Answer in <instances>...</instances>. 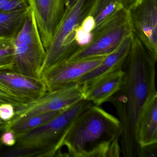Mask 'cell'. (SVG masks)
I'll list each match as a JSON object with an SVG mask.
<instances>
[{"label": "cell", "mask_w": 157, "mask_h": 157, "mask_svg": "<svg viewBox=\"0 0 157 157\" xmlns=\"http://www.w3.org/2000/svg\"><path fill=\"white\" fill-rule=\"evenodd\" d=\"M133 34L130 52L123 65L124 78L119 90L108 101L115 108L121 126L120 143L124 157H137L139 123L151 99L157 95L155 64Z\"/></svg>", "instance_id": "cell-1"}, {"label": "cell", "mask_w": 157, "mask_h": 157, "mask_svg": "<svg viewBox=\"0 0 157 157\" xmlns=\"http://www.w3.org/2000/svg\"><path fill=\"white\" fill-rule=\"evenodd\" d=\"M121 129L118 118L93 104L76 118L62 147L71 157H106L112 144L120 139Z\"/></svg>", "instance_id": "cell-2"}, {"label": "cell", "mask_w": 157, "mask_h": 157, "mask_svg": "<svg viewBox=\"0 0 157 157\" xmlns=\"http://www.w3.org/2000/svg\"><path fill=\"white\" fill-rule=\"evenodd\" d=\"M91 102L82 99L65 109L47 124L16 135V144L3 157L61 156L60 149L65 137L79 115Z\"/></svg>", "instance_id": "cell-3"}, {"label": "cell", "mask_w": 157, "mask_h": 157, "mask_svg": "<svg viewBox=\"0 0 157 157\" xmlns=\"http://www.w3.org/2000/svg\"><path fill=\"white\" fill-rule=\"evenodd\" d=\"M46 49L41 40L33 13L29 10L18 33L13 36V71L41 79L40 71Z\"/></svg>", "instance_id": "cell-4"}, {"label": "cell", "mask_w": 157, "mask_h": 157, "mask_svg": "<svg viewBox=\"0 0 157 157\" xmlns=\"http://www.w3.org/2000/svg\"><path fill=\"white\" fill-rule=\"evenodd\" d=\"M88 6V0H78L72 7H65L50 45L46 50L41 76L48 70L67 60L78 48L74 40L75 31L86 14Z\"/></svg>", "instance_id": "cell-5"}, {"label": "cell", "mask_w": 157, "mask_h": 157, "mask_svg": "<svg viewBox=\"0 0 157 157\" xmlns=\"http://www.w3.org/2000/svg\"><path fill=\"white\" fill-rule=\"evenodd\" d=\"M132 34L130 12L129 10L124 8L93 36L90 44L79 47L67 60H81L108 56L120 46L126 37Z\"/></svg>", "instance_id": "cell-6"}, {"label": "cell", "mask_w": 157, "mask_h": 157, "mask_svg": "<svg viewBox=\"0 0 157 157\" xmlns=\"http://www.w3.org/2000/svg\"><path fill=\"white\" fill-rule=\"evenodd\" d=\"M83 99L82 86L78 82L70 83L52 91H47L36 100L14 107V115L7 122L6 130L17 122L43 113L65 109Z\"/></svg>", "instance_id": "cell-7"}, {"label": "cell", "mask_w": 157, "mask_h": 157, "mask_svg": "<svg viewBox=\"0 0 157 157\" xmlns=\"http://www.w3.org/2000/svg\"><path fill=\"white\" fill-rule=\"evenodd\" d=\"M129 12L133 34L157 62V0H141Z\"/></svg>", "instance_id": "cell-8"}, {"label": "cell", "mask_w": 157, "mask_h": 157, "mask_svg": "<svg viewBox=\"0 0 157 157\" xmlns=\"http://www.w3.org/2000/svg\"><path fill=\"white\" fill-rule=\"evenodd\" d=\"M106 56L78 60H66L48 70L41 75L47 91H52L70 83L97 67Z\"/></svg>", "instance_id": "cell-9"}, {"label": "cell", "mask_w": 157, "mask_h": 157, "mask_svg": "<svg viewBox=\"0 0 157 157\" xmlns=\"http://www.w3.org/2000/svg\"><path fill=\"white\" fill-rule=\"evenodd\" d=\"M46 50L65 9L66 0H27Z\"/></svg>", "instance_id": "cell-10"}, {"label": "cell", "mask_w": 157, "mask_h": 157, "mask_svg": "<svg viewBox=\"0 0 157 157\" xmlns=\"http://www.w3.org/2000/svg\"><path fill=\"white\" fill-rule=\"evenodd\" d=\"M0 83L30 101L40 98L47 92L42 79L27 77L9 69H0Z\"/></svg>", "instance_id": "cell-11"}, {"label": "cell", "mask_w": 157, "mask_h": 157, "mask_svg": "<svg viewBox=\"0 0 157 157\" xmlns=\"http://www.w3.org/2000/svg\"><path fill=\"white\" fill-rule=\"evenodd\" d=\"M124 74L121 68L82 84L83 99L98 106L108 101L120 88Z\"/></svg>", "instance_id": "cell-12"}, {"label": "cell", "mask_w": 157, "mask_h": 157, "mask_svg": "<svg viewBox=\"0 0 157 157\" xmlns=\"http://www.w3.org/2000/svg\"><path fill=\"white\" fill-rule=\"evenodd\" d=\"M133 37V34L126 37L114 51L106 56L95 68L78 79L76 82L80 85L86 84L99 77L122 68L130 52Z\"/></svg>", "instance_id": "cell-13"}, {"label": "cell", "mask_w": 157, "mask_h": 157, "mask_svg": "<svg viewBox=\"0 0 157 157\" xmlns=\"http://www.w3.org/2000/svg\"><path fill=\"white\" fill-rule=\"evenodd\" d=\"M124 8L120 0H88L86 15L93 19L95 25L92 36Z\"/></svg>", "instance_id": "cell-14"}, {"label": "cell", "mask_w": 157, "mask_h": 157, "mask_svg": "<svg viewBox=\"0 0 157 157\" xmlns=\"http://www.w3.org/2000/svg\"><path fill=\"white\" fill-rule=\"evenodd\" d=\"M137 142L140 147L157 142V95L151 99L141 116Z\"/></svg>", "instance_id": "cell-15"}, {"label": "cell", "mask_w": 157, "mask_h": 157, "mask_svg": "<svg viewBox=\"0 0 157 157\" xmlns=\"http://www.w3.org/2000/svg\"><path fill=\"white\" fill-rule=\"evenodd\" d=\"M30 10L0 12V37H13L22 25Z\"/></svg>", "instance_id": "cell-16"}, {"label": "cell", "mask_w": 157, "mask_h": 157, "mask_svg": "<svg viewBox=\"0 0 157 157\" xmlns=\"http://www.w3.org/2000/svg\"><path fill=\"white\" fill-rule=\"evenodd\" d=\"M65 109L43 113L34 116L23 121L15 123L6 130H11L15 135L27 132L48 123L61 113Z\"/></svg>", "instance_id": "cell-17"}, {"label": "cell", "mask_w": 157, "mask_h": 157, "mask_svg": "<svg viewBox=\"0 0 157 157\" xmlns=\"http://www.w3.org/2000/svg\"><path fill=\"white\" fill-rule=\"evenodd\" d=\"M13 37H0V69L11 68Z\"/></svg>", "instance_id": "cell-18"}, {"label": "cell", "mask_w": 157, "mask_h": 157, "mask_svg": "<svg viewBox=\"0 0 157 157\" xmlns=\"http://www.w3.org/2000/svg\"><path fill=\"white\" fill-rule=\"evenodd\" d=\"M30 101L22 98L8 90L0 83V105L8 103L14 107L22 106Z\"/></svg>", "instance_id": "cell-19"}, {"label": "cell", "mask_w": 157, "mask_h": 157, "mask_svg": "<svg viewBox=\"0 0 157 157\" xmlns=\"http://www.w3.org/2000/svg\"><path fill=\"white\" fill-rule=\"evenodd\" d=\"M27 0H0V12L11 13L30 9Z\"/></svg>", "instance_id": "cell-20"}, {"label": "cell", "mask_w": 157, "mask_h": 157, "mask_svg": "<svg viewBox=\"0 0 157 157\" xmlns=\"http://www.w3.org/2000/svg\"><path fill=\"white\" fill-rule=\"evenodd\" d=\"M157 142L140 147L137 157H157Z\"/></svg>", "instance_id": "cell-21"}, {"label": "cell", "mask_w": 157, "mask_h": 157, "mask_svg": "<svg viewBox=\"0 0 157 157\" xmlns=\"http://www.w3.org/2000/svg\"><path fill=\"white\" fill-rule=\"evenodd\" d=\"M14 115V106L10 104L0 105V118L5 122H8Z\"/></svg>", "instance_id": "cell-22"}, {"label": "cell", "mask_w": 157, "mask_h": 157, "mask_svg": "<svg viewBox=\"0 0 157 157\" xmlns=\"http://www.w3.org/2000/svg\"><path fill=\"white\" fill-rule=\"evenodd\" d=\"M16 135L10 130L5 131L1 137L2 144L8 147H13L16 144Z\"/></svg>", "instance_id": "cell-23"}, {"label": "cell", "mask_w": 157, "mask_h": 157, "mask_svg": "<svg viewBox=\"0 0 157 157\" xmlns=\"http://www.w3.org/2000/svg\"><path fill=\"white\" fill-rule=\"evenodd\" d=\"M124 7L127 10H132L140 2L141 0H120Z\"/></svg>", "instance_id": "cell-24"}, {"label": "cell", "mask_w": 157, "mask_h": 157, "mask_svg": "<svg viewBox=\"0 0 157 157\" xmlns=\"http://www.w3.org/2000/svg\"><path fill=\"white\" fill-rule=\"evenodd\" d=\"M77 1H78V0H66L65 7L70 8L74 5Z\"/></svg>", "instance_id": "cell-25"}, {"label": "cell", "mask_w": 157, "mask_h": 157, "mask_svg": "<svg viewBox=\"0 0 157 157\" xmlns=\"http://www.w3.org/2000/svg\"><path fill=\"white\" fill-rule=\"evenodd\" d=\"M7 123L2 124H0V144H2L1 142V137L2 135L5 132V131H6V126Z\"/></svg>", "instance_id": "cell-26"}, {"label": "cell", "mask_w": 157, "mask_h": 157, "mask_svg": "<svg viewBox=\"0 0 157 157\" xmlns=\"http://www.w3.org/2000/svg\"><path fill=\"white\" fill-rule=\"evenodd\" d=\"M7 122H5V121H3V120H2V119L0 118V124H5V123H7Z\"/></svg>", "instance_id": "cell-27"}]
</instances>
